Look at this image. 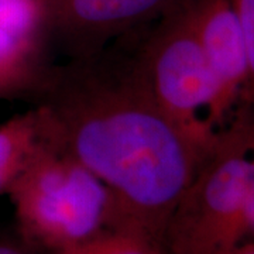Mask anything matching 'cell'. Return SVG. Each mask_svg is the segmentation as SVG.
Masks as SVG:
<instances>
[{"label":"cell","instance_id":"3957f363","mask_svg":"<svg viewBox=\"0 0 254 254\" xmlns=\"http://www.w3.org/2000/svg\"><path fill=\"white\" fill-rule=\"evenodd\" d=\"M250 112L240 109L210 145L161 236L163 254H229L246 240Z\"/></svg>","mask_w":254,"mask_h":254},{"label":"cell","instance_id":"7a4b0ae2","mask_svg":"<svg viewBox=\"0 0 254 254\" xmlns=\"http://www.w3.org/2000/svg\"><path fill=\"white\" fill-rule=\"evenodd\" d=\"M7 193L18 235L44 253L65 250L126 226L109 187L46 136Z\"/></svg>","mask_w":254,"mask_h":254},{"label":"cell","instance_id":"9c48e42d","mask_svg":"<svg viewBox=\"0 0 254 254\" xmlns=\"http://www.w3.org/2000/svg\"><path fill=\"white\" fill-rule=\"evenodd\" d=\"M47 254H163L158 240L134 227L122 226L100 233L91 240Z\"/></svg>","mask_w":254,"mask_h":254},{"label":"cell","instance_id":"4fadbf2b","mask_svg":"<svg viewBox=\"0 0 254 254\" xmlns=\"http://www.w3.org/2000/svg\"><path fill=\"white\" fill-rule=\"evenodd\" d=\"M229 254H254V240H243Z\"/></svg>","mask_w":254,"mask_h":254},{"label":"cell","instance_id":"30bf717a","mask_svg":"<svg viewBox=\"0 0 254 254\" xmlns=\"http://www.w3.org/2000/svg\"><path fill=\"white\" fill-rule=\"evenodd\" d=\"M236 9L237 16L245 34L249 65H250V78L246 91L243 106L254 108V0H232Z\"/></svg>","mask_w":254,"mask_h":254},{"label":"cell","instance_id":"5b68a950","mask_svg":"<svg viewBox=\"0 0 254 254\" xmlns=\"http://www.w3.org/2000/svg\"><path fill=\"white\" fill-rule=\"evenodd\" d=\"M47 40L65 60L95 54L145 27L182 0H37Z\"/></svg>","mask_w":254,"mask_h":254},{"label":"cell","instance_id":"8992f818","mask_svg":"<svg viewBox=\"0 0 254 254\" xmlns=\"http://www.w3.org/2000/svg\"><path fill=\"white\" fill-rule=\"evenodd\" d=\"M190 20L218 85L226 127L243 108L250 65L245 34L232 0H188Z\"/></svg>","mask_w":254,"mask_h":254},{"label":"cell","instance_id":"277c9868","mask_svg":"<svg viewBox=\"0 0 254 254\" xmlns=\"http://www.w3.org/2000/svg\"><path fill=\"white\" fill-rule=\"evenodd\" d=\"M137 68L163 109L200 144L225 128L218 85L182 0L154 23L130 34Z\"/></svg>","mask_w":254,"mask_h":254},{"label":"cell","instance_id":"52a82bcc","mask_svg":"<svg viewBox=\"0 0 254 254\" xmlns=\"http://www.w3.org/2000/svg\"><path fill=\"white\" fill-rule=\"evenodd\" d=\"M48 44L37 0H0V93L36 85L47 66Z\"/></svg>","mask_w":254,"mask_h":254},{"label":"cell","instance_id":"7c38bea8","mask_svg":"<svg viewBox=\"0 0 254 254\" xmlns=\"http://www.w3.org/2000/svg\"><path fill=\"white\" fill-rule=\"evenodd\" d=\"M0 254H47L27 243L16 232L14 235L0 233Z\"/></svg>","mask_w":254,"mask_h":254},{"label":"cell","instance_id":"6da1fadb","mask_svg":"<svg viewBox=\"0 0 254 254\" xmlns=\"http://www.w3.org/2000/svg\"><path fill=\"white\" fill-rule=\"evenodd\" d=\"M130 34L95 54L48 65L34 85L36 109L47 140L109 187L126 226L161 245L210 145L190 137L157 102L137 68Z\"/></svg>","mask_w":254,"mask_h":254},{"label":"cell","instance_id":"ba28073f","mask_svg":"<svg viewBox=\"0 0 254 254\" xmlns=\"http://www.w3.org/2000/svg\"><path fill=\"white\" fill-rule=\"evenodd\" d=\"M43 141L44 131L37 109L0 126V193L9 192Z\"/></svg>","mask_w":254,"mask_h":254},{"label":"cell","instance_id":"8fae6325","mask_svg":"<svg viewBox=\"0 0 254 254\" xmlns=\"http://www.w3.org/2000/svg\"><path fill=\"white\" fill-rule=\"evenodd\" d=\"M247 108V106H246ZM250 110L249 143H250V185L245 206V235L246 240H254V108Z\"/></svg>","mask_w":254,"mask_h":254}]
</instances>
